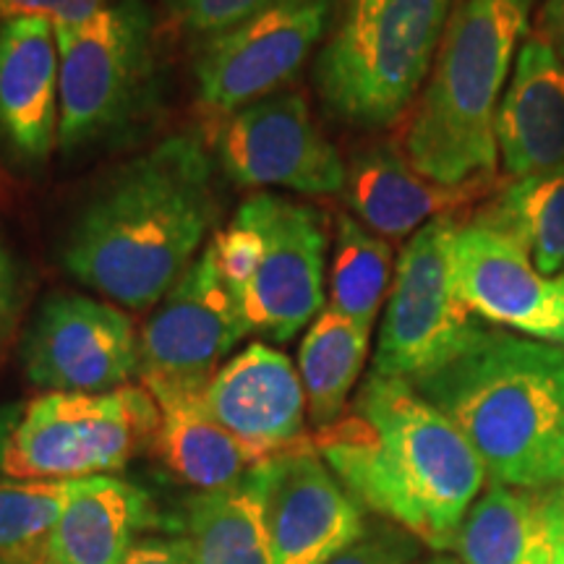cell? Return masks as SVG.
Here are the masks:
<instances>
[{
    "mask_svg": "<svg viewBox=\"0 0 564 564\" xmlns=\"http://www.w3.org/2000/svg\"><path fill=\"white\" fill-rule=\"evenodd\" d=\"M61 53L47 19L0 21V150L40 167L58 147Z\"/></svg>",
    "mask_w": 564,
    "mask_h": 564,
    "instance_id": "e0dca14e",
    "label": "cell"
},
{
    "mask_svg": "<svg viewBox=\"0 0 564 564\" xmlns=\"http://www.w3.org/2000/svg\"><path fill=\"white\" fill-rule=\"evenodd\" d=\"M217 165L243 188L278 186L295 194H343L345 165L301 91L280 89L220 118L212 139Z\"/></svg>",
    "mask_w": 564,
    "mask_h": 564,
    "instance_id": "8fae6325",
    "label": "cell"
},
{
    "mask_svg": "<svg viewBox=\"0 0 564 564\" xmlns=\"http://www.w3.org/2000/svg\"><path fill=\"white\" fill-rule=\"evenodd\" d=\"M259 232L257 262L232 295L249 335L288 343L324 312L327 223L319 209L280 194L241 204Z\"/></svg>",
    "mask_w": 564,
    "mask_h": 564,
    "instance_id": "9c48e42d",
    "label": "cell"
},
{
    "mask_svg": "<svg viewBox=\"0 0 564 564\" xmlns=\"http://www.w3.org/2000/svg\"><path fill=\"white\" fill-rule=\"evenodd\" d=\"M419 564H463V562H460V560H453V556H444V554H440V556H432V560L419 562Z\"/></svg>",
    "mask_w": 564,
    "mask_h": 564,
    "instance_id": "d590c367",
    "label": "cell"
},
{
    "mask_svg": "<svg viewBox=\"0 0 564 564\" xmlns=\"http://www.w3.org/2000/svg\"><path fill=\"white\" fill-rule=\"evenodd\" d=\"M21 312V282L13 257L0 241V350L6 348Z\"/></svg>",
    "mask_w": 564,
    "mask_h": 564,
    "instance_id": "d6a6232c",
    "label": "cell"
},
{
    "mask_svg": "<svg viewBox=\"0 0 564 564\" xmlns=\"http://www.w3.org/2000/svg\"><path fill=\"white\" fill-rule=\"evenodd\" d=\"M394 280L392 246L350 215L335 225L329 264V308L361 327H373Z\"/></svg>",
    "mask_w": 564,
    "mask_h": 564,
    "instance_id": "484cf974",
    "label": "cell"
},
{
    "mask_svg": "<svg viewBox=\"0 0 564 564\" xmlns=\"http://www.w3.org/2000/svg\"><path fill=\"white\" fill-rule=\"evenodd\" d=\"M249 335L217 270L215 246L160 301L139 333V382L207 390L225 356Z\"/></svg>",
    "mask_w": 564,
    "mask_h": 564,
    "instance_id": "5bb4252c",
    "label": "cell"
},
{
    "mask_svg": "<svg viewBox=\"0 0 564 564\" xmlns=\"http://www.w3.org/2000/svg\"><path fill=\"white\" fill-rule=\"evenodd\" d=\"M497 147L510 178L564 167V61L531 34L497 112Z\"/></svg>",
    "mask_w": 564,
    "mask_h": 564,
    "instance_id": "d6986e66",
    "label": "cell"
},
{
    "mask_svg": "<svg viewBox=\"0 0 564 564\" xmlns=\"http://www.w3.org/2000/svg\"><path fill=\"white\" fill-rule=\"evenodd\" d=\"M455 0H345L316 55L322 102L358 129L398 121L432 74Z\"/></svg>",
    "mask_w": 564,
    "mask_h": 564,
    "instance_id": "5b68a950",
    "label": "cell"
},
{
    "mask_svg": "<svg viewBox=\"0 0 564 564\" xmlns=\"http://www.w3.org/2000/svg\"><path fill=\"white\" fill-rule=\"evenodd\" d=\"M470 223L518 243L539 272H564V167L499 183Z\"/></svg>",
    "mask_w": 564,
    "mask_h": 564,
    "instance_id": "7402d4cb",
    "label": "cell"
},
{
    "mask_svg": "<svg viewBox=\"0 0 564 564\" xmlns=\"http://www.w3.org/2000/svg\"><path fill=\"white\" fill-rule=\"evenodd\" d=\"M327 564H419L413 544L398 533H369Z\"/></svg>",
    "mask_w": 564,
    "mask_h": 564,
    "instance_id": "4dcf8cb0",
    "label": "cell"
},
{
    "mask_svg": "<svg viewBox=\"0 0 564 564\" xmlns=\"http://www.w3.org/2000/svg\"><path fill=\"white\" fill-rule=\"evenodd\" d=\"M162 3L181 30L199 40H209L241 24L272 0H162Z\"/></svg>",
    "mask_w": 564,
    "mask_h": 564,
    "instance_id": "83f0119b",
    "label": "cell"
},
{
    "mask_svg": "<svg viewBox=\"0 0 564 564\" xmlns=\"http://www.w3.org/2000/svg\"><path fill=\"white\" fill-rule=\"evenodd\" d=\"M79 481H0V564L47 552V539Z\"/></svg>",
    "mask_w": 564,
    "mask_h": 564,
    "instance_id": "4316f807",
    "label": "cell"
},
{
    "mask_svg": "<svg viewBox=\"0 0 564 564\" xmlns=\"http://www.w3.org/2000/svg\"><path fill=\"white\" fill-rule=\"evenodd\" d=\"M528 13L523 0H463L453 11L400 141L421 175L447 186L497 175L499 91Z\"/></svg>",
    "mask_w": 564,
    "mask_h": 564,
    "instance_id": "277c9868",
    "label": "cell"
},
{
    "mask_svg": "<svg viewBox=\"0 0 564 564\" xmlns=\"http://www.w3.org/2000/svg\"><path fill=\"white\" fill-rule=\"evenodd\" d=\"M217 220L209 147L196 133H173L91 192L66 236L63 267L116 306L147 312L199 259Z\"/></svg>",
    "mask_w": 564,
    "mask_h": 564,
    "instance_id": "6da1fadb",
    "label": "cell"
},
{
    "mask_svg": "<svg viewBox=\"0 0 564 564\" xmlns=\"http://www.w3.org/2000/svg\"><path fill=\"white\" fill-rule=\"evenodd\" d=\"M337 0H272L215 37L194 63L196 100L225 118L280 91L299 74L335 21Z\"/></svg>",
    "mask_w": 564,
    "mask_h": 564,
    "instance_id": "30bf717a",
    "label": "cell"
},
{
    "mask_svg": "<svg viewBox=\"0 0 564 564\" xmlns=\"http://www.w3.org/2000/svg\"><path fill=\"white\" fill-rule=\"evenodd\" d=\"M150 518V497L112 476L79 478L47 539L53 564H121Z\"/></svg>",
    "mask_w": 564,
    "mask_h": 564,
    "instance_id": "44dd1931",
    "label": "cell"
},
{
    "mask_svg": "<svg viewBox=\"0 0 564 564\" xmlns=\"http://www.w3.org/2000/svg\"><path fill=\"white\" fill-rule=\"evenodd\" d=\"M192 539H167V535H147L137 539L121 564H192Z\"/></svg>",
    "mask_w": 564,
    "mask_h": 564,
    "instance_id": "1f68e13d",
    "label": "cell"
},
{
    "mask_svg": "<svg viewBox=\"0 0 564 564\" xmlns=\"http://www.w3.org/2000/svg\"><path fill=\"white\" fill-rule=\"evenodd\" d=\"M272 564H327L366 535L364 507L350 497L312 436L253 468Z\"/></svg>",
    "mask_w": 564,
    "mask_h": 564,
    "instance_id": "4fadbf2b",
    "label": "cell"
},
{
    "mask_svg": "<svg viewBox=\"0 0 564 564\" xmlns=\"http://www.w3.org/2000/svg\"><path fill=\"white\" fill-rule=\"evenodd\" d=\"M369 327L329 306L308 324L299 348V373L306 392V415L316 432L333 426L348 411L350 392L369 356Z\"/></svg>",
    "mask_w": 564,
    "mask_h": 564,
    "instance_id": "603a6c76",
    "label": "cell"
},
{
    "mask_svg": "<svg viewBox=\"0 0 564 564\" xmlns=\"http://www.w3.org/2000/svg\"><path fill=\"white\" fill-rule=\"evenodd\" d=\"M144 387L160 411L152 449L178 481L194 486L196 491L225 489L267 460L212 415L204 390L173 384Z\"/></svg>",
    "mask_w": 564,
    "mask_h": 564,
    "instance_id": "ffe728a7",
    "label": "cell"
},
{
    "mask_svg": "<svg viewBox=\"0 0 564 564\" xmlns=\"http://www.w3.org/2000/svg\"><path fill=\"white\" fill-rule=\"evenodd\" d=\"M560 484H564V455H562V470H560Z\"/></svg>",
    "mask_w": 564,
    "mask_h": 564,
    "instance_id": "74e56055",
    "label": "cell"
},
{
    "mask_svg": "<svg viewBox=\"0 0 564 564\" xmlns=\"http://www.w3.org/2000/svg\"><path fill=\"white\" fill-rule=\"evenodd\" d=\"M204 400L236 440L264 457L308 440L299 366L267 343H251L225 361L209 379Z\"/></svg>",
    "mask_w": 564,
    "mask_h": 564,
    "instance_id": "2e32d148",
    "label": "cell"
},
{
    "mask_svg": "<svg viewBox=\"0 0 564 564\" xmlns=\"http://www.w3.org/2000/svg\"><path fill=\"white\" fill-rule=\"evenodd\" d=\"M316 453L364 510L382 514L434 552L457 546L486 486L481 457L460 429L405 379L369 373Z\"/></svg>",
    "mask_w": 564,
    "mask_h": 564,
    "instance_id": "7a4b0ae2",
    "label": "cell"
},
{
    "mask_svg": "<svg viewBox=\"0 0 564 564\" xmlns=\"http://www.w3.org/2000/svg\"><path fill=\"white\" fill-rule=\"evenodd\" d=\"M192 564H272L253 468L241 481L199 491L188 505Z\"/></svg>",
    "mask_w": 564,
    "mask_h": 564,
    "instance_id": "cb8c5ba5",
    "label": "cell"
},
{
    "mask_svg": "<svg viewBox=\"0 0 564 564\" xmlns=\"http://www.w3.org/2000/svg\"><path fill=\"white\" fill-rule=\"evenodd\" d=\"M523 3H525V6H531V9H533V3H535V0H523Z\"/></svg>",
    "mask_w": 564,
    "mask_h": 564,
    "instance_id": "f35d334b",
    "label": "cell"
},
{
    "mask_svg": "<svg viewBox=\"0 0 564 564\" xmlns=\"http://www.w3.org/2000/svg\"><path fill=\"white\" fill-rule=\"evenodd\" d=\"M61 53L58 150L66 158L123 137L158 87L154 19L144 0H110L79 24L55 26Z\"/></svg>",
    "mask_w": 564,
    "mask_h": 564,
    "instance_id": "8992f818",
    "label": "cell"
},
{
    "mask_svg": "<svg viewBox=\"0 0 564 564\" xmlns=\"http://www.w3.org/2000/svg\"><path fill=\"white\" fill-rule=\"evenodd\" d=\"M455 280L465 306L494 327L564 348V272L544 274L502 232L460 225Z\"/></svg>",
    "mask_w": 564,
    "mask_h": 564,
    "instance_id": "9a60e30c",
    "label": "cell"
},
{
    "mask_svg": "<svg viewBox=\"0 0 564 564\" xmlns=\"http://www.w3.org/2000/svg\"><path fill=\"white\" fill-rule=\"evenodd\" d=\"M26 564H53V560H51V554H42V556H37V560H32V562H26Z\"/></svg>",
    "mask_w": 564,
    "mask_h": 564,
    "instance_id": "8d00e7d4",
    "label": "cell"
},
{
    "mask_svg": "<svg viewBox=\"0 0 564 564\" xmlns=\"http://www.w3.org/2000/svg\"><path fill=\"white\" fill-rule=\"evenodd\" d=\"M541 491L489 481L465 514L457 552L463 564H533Z\"/></svg>",
    "mask_w": 564,
    "mask_h": 564,
    "instance_id": "d4e9b609",
    "label": "cell"
},
{
    "mask_svg": "<svg viewBox=\"0 0 564 564\" xmlns=\"http://www.w3.org/2000/svg\"><path fill=\"white\" fill-rule=\"evenodd\" d=\"M21 413V405H9L0 403V476H3V460H6V449H9V440L13 434V426H17Z\"/></svg>",
    "mask_w": 564,
    "mask_h": 564,
    "instance_id": "e575fe53",
    "label": "cell"
},
{
    "mask_svg": "<svg viewBox=\"0 0 564 564\" xmlns=\"http://www.w3.org/2000/svg\"><path fill=\"white\" fill-rule=\"evenodd\" d=\"M460 429L489 481L541 491L560 484L564 348L489 327L463 356L413 382Z\"/></svg>",
    "mask_w": 564,
    "mask_h": 564,
    "instance_id": "3957f363",
    "label": "cell"
},
{
    "mask_svg": "<svg viewBox=\"0 0 564 564\" xmlns=\"http://www.w3.org/2000/svg\"><path fill=\"white\" fill-rule=\"evenodd\" d=\"M110 0H0V21L6 19H47L53 26L79 24L95 17Z\"/></svg>",
    "mask_w": 564,
    "mask_h": 564,
    "instance_id": "f1b7e54d",
    "label": "cell"
},
{
    "mask_svg": "<svg viewBox=\"0 0 564 564\" xmlns=\"http://www.w3.org/2000/svg\"><path fill=\"white\" fill-rule=\"evenodd\" d=\"M21 366L45 392H112L139 377V333L116 303L53 293L24 333Z\"/></svg>",
    "mask_w": 564,
    "mask_h": 564,
    "instance_id": "7c38bea8",
    "label": "cell"
},
{
    "mask_svg": "<svg viewBox=\"0 0 564 564\" xmlns=\"http://www.w3.org/2000/svg\"><path fill=\"white\" fill-rule=\"evenodd\" d=\"M533 564H564V484L541 489V523Z\"/></svg>",
    "mask_w": 564,
    "mask_h": 564,
    "instance_id": "f546056e",
    "label": "cell"
},
{
    "mask_svg": "<svg viewBox=\"0 0 564 564\" xmlns=\"http://www.w3.org/2000/svg\"><path fill=\"white\" fill-rule=\"evenodd\" d=\"M457 228L460 223L442 217L405 243L394 264L371 373L413 384L463 356L489 329L457 291Z\"/></svg>",
    "mask_w": 564,
    "mask_h": 564,
    "instance_id": "ba28073f",
    "label": "cell"
},
{
    "mask_svg": "<svg viewBox=\"0 0 564 564\" xmlns=\"http://www.w3.org/2000/svg\"><path fill=\"white\" fill-rule=\"evenodd\" d=\"M535 34H541L564 61V0H546L544 9H541Z\"/></svg>",
    "mask_w": 564,
    "mask_h": 564,
    "instance_id": "836d02e7",
    "label": "cell"
},
{
    "mask_svg": "<svg viewBox=\"0 0 564 564\" xmlns=\"http://www.w3.org/2000/svg\"><path fill=\"white\" fill-rule=\"evenodd\" d=\"M497 188V175L460 186L436 183L415 171L400 144H373L350 160L343 199L358 223L387 241H398Z\"/></svg>",
    "mask_w": 564,
    "mask_h": 564,
    "instance_id": "ac0fdd59",
    "label": "cell"
},
{
    "mask_svg": "<svg viewBox=\"0 0 564 564\" xmlns=\"http://www.w3.org/2000/svg\"><path fill=\"white\" fill-rule=\"evenodd\" d=\"M160 411L144 384L112 392H45L21 405L3 460L9 481L112 476L152 447Z\"/></svg>",
    "mask_w": 564,
    "mask_h": 564,
    "instance_id": "52a82bcc",
    "label": "cell"
}]
</instances>
